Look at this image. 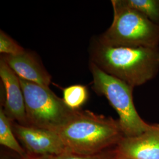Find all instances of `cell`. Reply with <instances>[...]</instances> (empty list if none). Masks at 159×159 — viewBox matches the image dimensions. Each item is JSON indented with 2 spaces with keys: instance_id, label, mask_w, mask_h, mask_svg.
Instances as JSON below:
<instances>
[{
  "instance_id": "obj_5",
  "label": "cell",
  "mask_w": 159,
  "mask_h": 159,
  "mask_svg": "<svg viewBox=\"0 0 159 159\" xmlns=\"http://www.w3.org/2000/svg\"><path fill=\"white\" fill-rule=\"evenodd\" d=\"M20 81L29 126L57 132L75 115L77 110L68 107L50 88L21 78Z\"/></svg>"
},
{
  "instance_id": "obj_13",
  "label": "cell",
  "mask_w": 159,
  "mask_h": 159,
  "mask_svg": "<svg viewBox=\"0 0 159 159\" xmlns=\"http://www.w3.org/2000/svg\"><path fill=\"white\" fill-rule=\"evenodd\" d=\"M25 50L20 46L2 30L0 31V52L4 55L16 56L24 52Z\"/></svg>"
},
{
  "instance_id": "obj_3",
  "label": "cell",
  "mask_w": 159,
  "mask_h": 159,
  "mask_svg": "<svg viewBox=\"0 0 159 159\" xmlns=\"http://www.w3.org/2000/svg\"><path fill=\"white\" fill-rule=\"evenodd\" d=\"M113 23L98 40L114 47H159V25L150 21L142 13L127 6L123 0H112Z\"/></svg>"
},
{
  "instance_id": "obj_17",
  "label": "cell",
  "mask_w": 159,
  "mask_h": 159,
  "mask_svg": "<svg viewBox=\"0 0 159 159\" xmlns=\"http://www.w3.org/2000/svg\"><path fill=\"white\" fill-rule=\"evenodd\" d=\"M1 159H7V158H5V157H2V158H1Z\"/></svg>"
},
{
  "instance_id": "obj_12",
  "label": "cell",
  "mask_w": 159,
  "mask_h": 159,
  "mask_svg": "<svg viewBox=\"0 0 159 159\" xmlns=\"http://www.w3.org/2000/svg\"><path fill=\"white\" fill-rule=\"evenodd\" d=\"M127 6L142 13L159 25V0H123Z\"/></svg>"
},
{
  "instance_id": "obj_15",
  "label": "cell",
  "mask_w": 159,
  "mask_h": 159,
  "mask_svg": "<svg viewBox=\"0 0 159 159\" xmlns=\"http://www.w3.org/2000/svg\"><path fill=\"white\" fill-rule=\"evenodd\" d=\"M55 156L49 155H33L27 153L24 157H20V159H54Z\"/></svg>"
},
{
  "instance_id": "obj_11",
  "label": "cell",
  "mask_w": 159,
  "mask_h": 159,
  "mask_svg": "<svg viewBox=\"0 0 159 159\" xmlns=\"http://www.w3.org/2000/svg\"><path fill=\"white\" fill-rule=\"evenodd\" d=\"M63 100L68 107L80 110L89 98V91L85 85L76 84L70 85L63 90Z\"/></svg>"
},
{
  "instance_id": "obj_6",
  "label": "cell",
  "mask_w": 159,
  "mask_h": 159,
  "mask_svg": "<svg viewBox=\"0 0 159 159\" xmlns=\"http://www.w3.org/2000/svg\"><path fill=\"white\" fill-rule=\"evenodd\" d=\"M12 129L28 154L57 156L70 153L56 132L11 122Z\"/></svg>"
},
{
  "instance_id": "obj_7",
  "label": "cell",
  "mask_w": 159,
  "mask_h": 159,
  "mask_svg": "<svg viewBox=\"0 0 159 159\" xmlns=\"http://www.w3.org/2000/svg\"><path fill=\"white\" fill-rule=\"evenodd\" d=\"M0 77L4 92L3 106L1 107L11 122L29 126L20 78L2 58L0 60Z\"/></svg>"
},
{
  "instance_id": "obj_10",
  "label": "cell",
  "mask_w": 159,
  "mask_h": 159,
  "mask_svg": "<svg viewBox=\"0 0 159 159\" xmlns=\"http://www.w3.org/2000/svg\"><path fill=\"white\" fill-rule=\"evenodd\" d=\"M12 129L11 122L7 117L3 109L0 108V144L11 149L20 157H25L27 153L17 142Z\"/></svg>"
},
{
  "instance_id": "obj_1",
  "label": "cell",
  "mask_w": 159,
  "mask_h": 159,
  "mask_svg": "<svg viewBox=\"0 0 159 159\" xmlns=\"http://www.w3.org/2000/svg\"><path fill=\"white\" fill-rule=\"evenodd\" d=\"M89 53L90 62L133 88L159 73V47H114L103 44L96 37L91 40Z\"/></svg>"
},
{
  "instance_id": "obj_4",
  "label": "cell",
  "mask_w": 159,
  "mask_h": 159,
  "mask_svg": "<svg viewBox=\"0 0 159 159\" xmlns=\"http://www.w3.org/2000/svg\"><path fill=\"white\" fill-rule=\"evenodd\" d=\"M89 68L93 76V90L98 95L105 97L117 111L124 137L137 136L151 128L152 125L147 123L137 111L133 87L104 73L90 61Z\"/></svg>"
},
{
  "instance_id": "obj_2",
  "label": "cell",
  "mask_w": 159,
  "mask_h": 159,
  "mask_svg": "<svg viewBox=\"0 0 159 159\" xmlns=\"http://www.w3.org/2000/svg\"><path fill=\"white\" fill-rule=\"evenodd\" d=\"M56 133L70 153L83 155L116 147L124 137L119 120L80 109Z\"/></svg>"
},
{
  "instance_id": "obj_8",
  "label": "cell",
  "mask_w": 159,
  "mask_h": 159,
  "mask_svg": "<svg viewBox=\"0 0 159 159\" xmlns=\"http://www.w3.org/2000/svg\"><path fill=\"white\" fill-rule=\"evenodd\" d=\"M119 153L134 159H159V124L137 136L123 137L116 146Z\"/></svg>"
},
{
  "instance_id": "obj_16",
  "label": "cell",
  "mask_w": 159,
  "mask_h": 159,
  "mask_svg": "<svg viewBox=\"0 0 159 159\" xmlns=\"http://www.w3.org/2000/svg\"><path fill=\"white\" fill-rule=\"evenodd\" d=\"M113 159H134L130 158V157H126L125 156L122 155L121 154L119 153V152H117V151L116 149V154L114 157Z\"/></svg>"
},
{
  "instance_id": "obj_14",
  "label": "cell",
  "mask_w": 159,
  "mask_h": 159,
  "mask_svg": "<svg viewBox=\"0 0 159 159\" xmlns=\"http://www.w3.org/2000/svg\"><path fill=\"white\" fill-rule=\"evenodd\" d=\"M116 154V147L100 153L93 155H83L73 153H66L55 156L54 159H113Z\"/></svg>"
},
{
  "instance_id": "obj_9",
  "label": "cell",
  "mask_w": 159,
  "mask_h": 159,
  "mask_svg": "<svg viewBox=\"0 0 159 159\" xmlns=\"http://www.w3.org/2000/svg\"><path fill=\"white\" fill-rule=\"evenodd\" d=\"M2 58L18 77L30 82L50 88V74L46 70L40 59L31 51H25L16 56L4 55Z\"/></svg>"
}]
</instances>
